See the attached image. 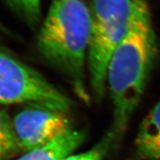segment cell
Here are the masks:
<instances>
[{
	"label": "cell",
	"instance_id": "1",
	"mask_svg": "<svg viewBox=\"0 0 160 160\" xmlns=\"http://www.w3.org/2000/svg\"><path fill=\"white\" fill-rule=\"evenodd\" d=\"M155 53V34L150 10L147 2L142 0L108 65L107 90L114 106V122L110 132L115 143L124 134L141 101Z\"/></svg>",
	"mask_w": 160,
	"mask_h": 160
},
{
	"label": "cell",
	"instance_id": "2",
	"mask_svg": "<svg viewBox=\"0 0 160 160\" xmlns=\"http://www.w3.org/2000/svg\"><path fill=\"white\" fill-rule=\"evenodd\" d=\"M91 24L90 9L82 0H54L38 36L39 52L65 76L85 103L90 100L84 66Z\"/></svg>",
	"mask_w": 160,
	"mask_h": 160
},
{
	"label": "cell",
	"instance_id": "3",
	"mask_svg": "<svg viewBox=\"0 0 160 160\" xmlns=\"http://www.w3.org/2000/svg\"><path fill=\"white\" fill-rule=\"evenodd\" d=\"M141 1L92 0L87 62L91 90L97 101H101L106 93L108 65Z\"/></svg>",
	"mask_w": 160,
	"mask_h": 160
},
{
	"label": "cell",
	"instance_id": "4",
	"mask_svg": "<svg viewBox=\"0 0 160 160\" xmlns=\"http://www.w3.org/2000/svg\"><path fill=\"white\" fill-rule=\"evenodd\" d=\"M30 103L66 112L71 101L35 70L0 51V104Z\"/></svg>",
	"mask_w": 160,
	"mask_h": 160
},
{
	"label": "cell",
	"instance_id": "5",
	"mask_svg": "<svg viewBox=\"0 0 160 160\" xmlns=\"http://www.w3.org/2000/svg\"><path fill=\"white\" fill-rule=\"evenodd\" d=\"M65 112L32 105L17 113L12 120L18 146L28 152L43 146L70 130Z\"/></svg>",
	"mask_w": 160,
	"mask_h": 160
},
{
	"label": "cell",
	"instance_id": "6",
	"mask_svg": "<svg viewBox=\"0 0 160 160\" xmlns=\"http://www.w3.org/2000/svg\"><path fill=\"white\" fill-rule=\"evenodd\" d=\"M84 138L83 131L70 128L43 146L25 152L16 160H62L71 154Z\"/></svg>",
	"mask_w": 160,
	"mask_h": 160
},
{
	"label": "cell",
	"instance_id": "7",
	"mask_svg": "<svg viewBox=\"0 0 160 160\" xmlns=\"http://www.w3.org/2000/svg\"><path fill=\"white\" fill-rule=\"evenodd\" d=\"M136 148L141 158L160 160V99L141 122Z\"/></svg>",
	"mask_w": 160,
	"mask_h": 160
},
{
	"label": "cell",
	"instance_id": "8",
	"mask_svg": "<svg viewBox=\"0 0 160 160\" xmlns=\"http://www.w3.org/2000/svg\"><path fill=\"white\" fill-rule=\"evenodd\" d=\"M18 146L12 120L3 110H0V158Z\"/></svg>",
	"mask_w": 160,
	"mask_h": 160
},
{
	"label": "cell",
	"instance_id": "9",
	"mask_svg": "<svg viewBox=\"0 0 160 160\" xmlns=\"http://www.w3.org/2000/svg\"><path fill=\"white\" fill-rule=\"evenodd\" d=\"M7 3L24 19L32 25L41 17V0H5Z\"/></svg>",
	"mask_w": 160,
	"mask_h": 160
},
{
	"label": "cell",
	"instance_id": "10",
	"mask_svg": "<svg viewBox=\"0 0 160 160\" xmlns=\"http://www.w3.org/2000/svg\"><path fill=\"white\" fill-rule=\"evenodd\" d=\"M114 144H115L114 135L110 132L99 143L88 151L77 154H71L62 160H102Z\"/></svg>",
	"mask_w": 160,
	"mask_h": 160
},
{
	"label": "cell",
	"instance_id": "11",
	"mask_svg": "<svg viewBox=\"0 0 160 160\" xmlns=\"http://www.w3.org/2000/svg\"><path fill=\"white\" fill-rule=\"evenodd\" d=\"M0 30H5L4 28H3V26L1 25V23H0Z\"/></svg>",
	"mask_w": 160,
	"mask_h": 160
}]
</instances>
